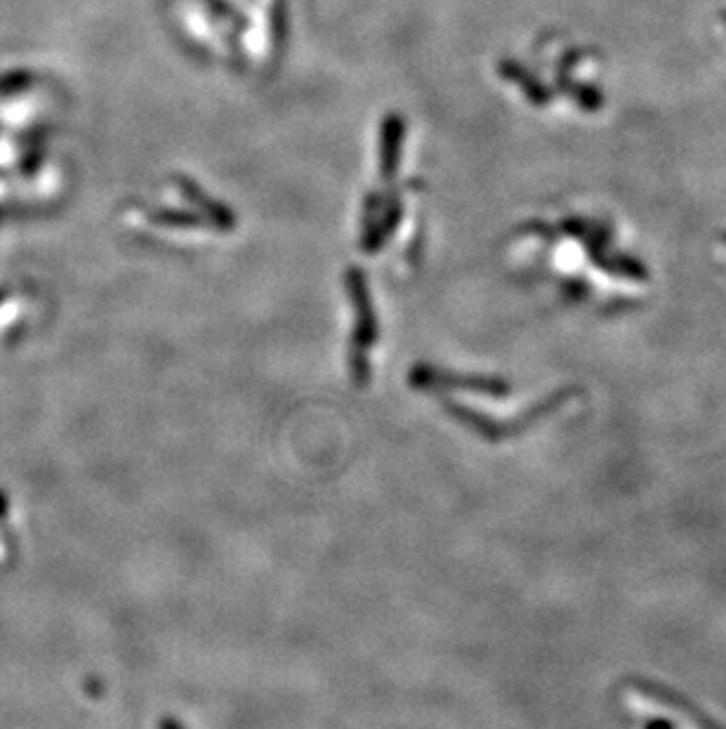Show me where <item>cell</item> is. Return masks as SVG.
<instances>
[{
    "label": "cell",
    "mask_w": 726,
    "mask_h": 729,
    "mask_svg": "<svg viewBox=\"0 0 726 729\" xmlns=\"http://www.w3.org/2000/svg\"><path fill=\"white\" fill-rule=\"evenodd\" d=\"M564 291L571 300H583L585 295L590 293V286H587L585 281H580V279H571L569 284H564Z\"/></svg>",
    "instance_id": "cell-7"
},
{
    "label": "cell",
    "mask_w": 726,
    "mask_h": 729,
    "mask_svg": "<svg viewBox=\"0 0 726 729\" xmlns=\"http://www.w3.org/2000/svg\"><path fill=\"white\" fill-rule=\"evenodd\" d=\"M566 95H571L573 100L578 102V107L583 111H590V114H597L599 109L604 107V95L602 90H597V85L592 83H569L564 88Z\"/></svg>",
    "instance_id": "cell-6"
},
{
    "label": "cell",
    "mask_w": 726,
    "mask_h": 729,
    "mask_svg": "<svg viewBox=\"0 0 726 729\" xmlns=\"http://www.w3.org/2000/svg\"><path fill=\"white\" fill-rule=\"evenodd\" d=\"M500 74H503L507 81H514L521 88V93L526 95V100H531V104L536 107H547L554 100V93L550 88H545L543 81H538L531 71H526L521 64L512 62V59H505L500 64Z\"/></svg>",
    "instance_id": "cell-5"
},
{
    "label": "cell",
    "mask_w": 726,
    "mask_h": 729,
    "mask_svg": "<svg viewBox=\"0 0 726 729\" xmlns=\"http://www.w3.org/2000/svg\"><path fill=\"white\" fill-rule=\"evenodd\" d=\"M585 239V251L590 255V262L594 267H599L606 274H613V277L630 279V281H646L649 279V269L642 260H637L635 255L627 253H616L609 248L611 232L606 225H597L587 229Z\"/></svg>",
    "instance_id": "cell-2"
},
{
    "label": "cell",
    "mask_w": 726,
    "mask_h": 729,
    "mask_svg": "<svg viewBox=\"0 0 726 729\" xmlns=\"http://www.w3.org/2000/svg\"><path fill=\"white\" fill-rule=\"evenodd\" d=\"M722 239H724V243H726V232H724V234H722Z\"/></svg>",
    "instance_id": "cell-11"
},
{
    "label": "cell",
    "mask_w": 726,
    "mask_h": 729,
    "mask_svg": "<svg viewBox=\"0 0 726 729\" xmlns=\"http://www.w3.org/2000/svg\"><path fill=\"white\" fill-rule=\"evenodd\" d=\"M644 729H675V725H672L670 720H663V718H653L644 725Z\"/></svg>",
    "instance_id": "cell-9"
},
{
    "label": "cell",
    "mask_w": 726,
    "mask_h": 729,
    "mask_svg": "<svg viewBox=\"0 0 726 729\" xmlns=\"http://www.w3.org/2000/svg\"><path fill=\"white\" fill-rule=\"evenodd\" d=\"M576 394H578L576 387H561V390L552 392L550 397L540 399L538 404H533L531 409H526L521 416L512 418V420L486 418V416H481V413L465 409V406H460V404H446V409L453 418H458L460 423H465L467 428H472L474 432H477L479 437L488 439V442H503V439L517 437V435H521V432H526L528 428H531V425H536L543 418L552 416V413L559 411L566 402H571Z\"/></svg>",
    "instance_id": "cell-1"
},
{
    "label": "cell",
    "mask_w": 726,
    "mask_h": 729,
    "mask_svg": "<svg viewBox=\"0 0 726 729\" xmlns=\"http://www.w3.org/2000/svg\"><path fill=\"white\" fill-rule=\"evenodd\" d=\"M561 227H564V232H569L573 236H580V239H583V236L587 234V229H590V225H587V222L580 220V218L564 220V225H561Z\"/></svg>",
    "instance_id": "cell-8"
},
{
    "label": "cell",
    "mask_w": 726,
    "mask_h": 729,
    "mask_svg": "<svg viewBox=\"0 0 726 729\" xmlns=\"http://www.w3.org/2000/svg\"><path fill=\"white\" fill-rule=\"evenodd\" d=\"M724 22H726V12H724Z\"/></svg>",
    "instance_id": "cell-12"
},
{
    "label": "cell",
    "mask_w": 726,
    "mask_h": 729,
    "mask_svg": "<svg viewBox=\"0 0 726 729\" xmlns=\"http://www.w3.org/2000/svg\"><path fill=\"white\" fill-rule=\"evenodd\" d=\"M630 687L635 689L639 696H644V699L656 701V704L668 706V708H672V711H677L679 715H684V718L689 720L693 727H698V729H726L722 722L710 718V715L705 713L701 706L693 704L689 696H684L682 692H677V689L663 685V682L646 680V678H632Z\"/></svg>",
    "instance_id": "cell-3"
},
{
    "label": "cell",
    "mask_w": 726,
    "mask_h": 729,
    "mask_svg": "<svg viewBox=\"0 0 726 729\" xmlns=\"http://www.w3.org/2000/svg\"><path fill=\"white\" fill-rule=\"evenodd\" d=\"M418 383L425 387H458V390L486 394V397L503 399L510 394V385L500 378H488V376H451V373H439V371H427L420 373Z\"/></svg>",
    "instance_id": "cell-4"
},
{
    "label": "cell",
    "mask_w": 726,
    "mask_h": 729,
    "mask_svg": "<svg viewBox=\"0 0 726 729\" xmlns=\"http://www.w3.org/2000/svg\"><path fill=\"white\" fill-rule=\"evenodd\" d=\"M161 729H184V727L180 725V722H175V720H163L161 722Z\"/></svg>",
    "instance_id": "cell-10"
}]
</instances>
